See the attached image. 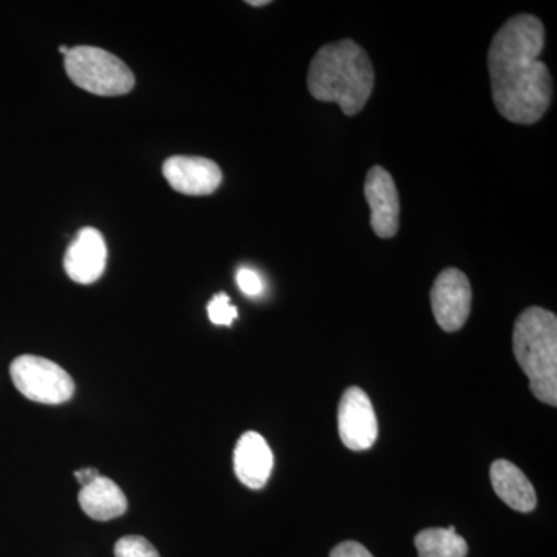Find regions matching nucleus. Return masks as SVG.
Returning a JSON list of instances; mask_svg holds the SVG:
<instances>
[{
    "instance_id": "21",
    "label": "nucleus",
    "mask_w": 557,
    "mask_h": 557,
    "mask_svg": "<svg viewBox=\"0 0 557 557\" xmlns=\"http://www.w3.org/2000/svg\"><path fill=\"white\" fill-rule=\"evenodd\" d=\"M69 50L70 49H67V47H64V46L60 47V51H61L62 54H67Z\"/></svg>"
},
{
    "instance_id": "5",
    "label": "nucleus",
    "mask_w": 557,
    "mask_h": 557,
    "mask_svg": "<svg viewBox=\"0 0 557 557\" xmlns=\"http://www.w3.org/2000/svg\"><path fill=\"white\" fill-rule=\"evenodd\" d=\"M14 386L32 401L62 405L75 395V381L57 362L35 355H22L10 366Z\"/></svg>"
},
{
    "instance_id": "12",
    "label": "nucleus",
    "mask_w": 557,
    "mask_h": 557,
    "mask_svg": "<svg viewBox=\"0 0 557 557\" xmlns=\"http://www.w3.org/2000/svg\"><path fill=\"white\" fill-rule=\"evenodd\" d=\"M491 483L494 491L509 508L519 512H531L537 505L536 491L527 475L508 460L494 461L491 467Z\"/></svg>"
},
{
    "instance_id": "13",
    "label": "nucleus",
    "mask_w": 557,
    "mask_h": 557,
    "mask_svg": "<svg viewBox=\"0 0 557 557\" xmlns=\"http://www.w3.org/2000/svg\"><path fill=\"white\" fill-rule=\"evenodd\" d=\"M81 508L90 519L112 520L127 511V498L113 480L100 475L84 486L78 496Z\"/></svg>"
},
{
    "instance_id": "3",
    "label": "nucleus",
    "mask_w": 557,
    "mask_h": 557,
    "mask_svg": "<svg viewBox=\"0 0 557 557\" xmlns=\"http://www.w3.org/2000/svg\"><path fill=\"white\" fill-rule=\"evenodd\" d=\"M512 350L530 380L534 397L557 405V318L541 307L520 313L512 332Z\"/></svg>"
},
{
    "instance_id": "2",
    "label": "nucleus",
    "mask_w": 557,
    "mask_h": 557,
    "mask_svg": "<svg viewBox=\"0 0 557 557\" xmlns=\"http://www.w3.org/2000/svg\"><path fill=\"white\" fill-rule=\"evenodd\" d=\"M307 84L314 100L336 102L347 116H355L372 95L375 70L359 44L338 40L325 44L314 54Z\"/></svg>"
},
{
    "instance_id": "19",
    "label": "nucleus",
    "mask_w": 557,
    "mask_h": 557,
    "mask_svg": "<svg viewBox=\"0 0 557 557\" xmlns=\"http://www.w3.org/2000/svg\"><path fill=\"white\" fill-rule=\"evenodd\" d=\"M75 478L81 483V486L90 485L91 482H95L98 478H100V472L95 468H84L81 471L75 472Z\"/></svg>"
},
{
    "instance_id": "1",
    "label": "nucleus",
    "mask_w": 557,
    "mask_h": 557,
    "mask_svg": "<svg viewBox=\"0 0 557 557\" xmlns=\"http://www.w3.org/2000/svg\"><path fill=\"white\" fill-rule=\"evenodd\" d=\"M545 46V28L531 14L511 17L498 28L487 50L494 104L515 124H534L547 113L553 83L539 57Z\"/></svg>"
},
{
    "instance_id": "18",
    "label": "nucleus",
    "mask_w": 557,
    "mask_h": 557,
    "mask_svg": "<svg viewBox=\"0 0 557 557\" xmlns=\"http://www.w3.org/2000/svg\"><path fill=\"white\" fill-rule=\"evenodd\" d=\"M330 557H373L372 553L369 552L364 545L358 544V542L348 541L339 544L338 547L333 548Z\"/></svg>"
},
{
    "instance_id": "17",
    "label": "nucleus",
    "mask_w": 557,
    "mask_h": 557,
    "mask_svg": "<svg viewBox=\"0 0 557 557\" xmlns=\"http://www.w3.org/2000/svg\"><path fill=\"white\" fill-rule=\"evenodd\" d=\"M237 285H239L245 295L251 296V298L262 295L263 292L262 277L259 276L258 271L251 269H240L237 271Z\"/></svg>"
},
{
    "instance_id": "20",
    "label": "nucleus",
    "mask_w": 557,
    "mask_h": 557,
    "mask_svg": "<svg viewBox=\"0 0 557 557\" xmlns=\"http://www.w3.org/2000/svg\"><path fill=\"white\" fill-rule=\"evenodd\" d=\"M247 3L251 7H265L269 5L270 0H259V2H255V0H249V2Z\"/></svg>"
},
{
    "instance_id": "8",
    "label": "nucleus",
    "mask_w": 557,
    "mask_h": 557,
    "mask_svg": "<svg viewBox=\"0 0 557 557\" xmlns=\"http://www.w3.org/2000/svg\"><path fill=\"white\" fill-rule=\"evenodd\" d=\"M370 207V225L381 239H392L399 230V194L394 178L383 166H373L364 183Z\"/></svg>"
},
{
    "instance_id": "10",
    "label": "nucleus",
    "mask_w": 557,
    "mask_h": 557,
    "mask_svg": "<svg viewBox=\"0 0 557 557\" xmlns=\"http://www.w3.org/2000/svg\"><path fill=\"white\" fill-rule=\"evenodd\" d=\"M108 262V247L100 231L83 228L64 256V269L69 277L76 284L89 285L104 274Z\"/></svg>"
},
{
    "instance_id": "6",
    "label": "nucleus",
    "mask_w": 557,
    "mask_h": 557,
    "mask_svg": "<svg viewBox=\"0 0 557 557\" xmlns=\"http://www.w3.org/2000/svg\"><path fill=\"white\" fill-rule=\"evenodd\" d=\"M431 304L440 329L453 333L463 327L472 304V288L467 274L457 269L443 270L431 289Z\"/></svg>"
},
{
    "instance_id": "14",
    "label": "nucleus",
    "mask_w": 557,
    "mask_h": 557,
    "mask_svg": "<svg viewBox=\"0 0 557 557\" xmlns=\"http://www.w3.org/2000/svg\"><path fill=\"white\" fill-rule=\"evenodd\" d=\"M420 557H467L468 544L456 528H428L416 537Z\"/></svg>"
},
{
    "instance_id": "4",
    "label": "nucleus",
    "mask_w": 557,
    "mask_h": 557,
    "mask_svg": "<svg viewBox=\"0 0 557 557\" xmlns=\"http://www.w3.org/2000/svg\"><path fill=\"white\" fill-rule=\"evenodd\" d=\"M65 72L73 84L98 97H120L135 86L132 70L115 54L98 47L79 46L69 50Z\"/></svg>"
},
{
    "instance_id": "15",
    "label": "nucleus",
    "mask_w": 557,
    "mask_h": 557,
    "mask_svg": "<svg viewBox=\"0 0 557 557\" xmlns=\"http://www.w3.org/2000/svg\"><path fill=\"white\" fill-rule=\"evenodd\" d=\"M208 317L212 324L230 327L239 317V311L236 307L231 306V299L226 293H219L208 304Z\"/></svg>"
},
{
    "instance_id": "7",
    "label": "nucleus",
    "mask_w": 557,
    "mask_h": 557,
    "mask_svg": "<svg viewBox=\"0 0 557 557\" xmlns=\"http://www.w3.org/2000/svg\"><path fill=\"white\" fill-rule=\"evenodd\" d=\"M338 428L341 442L351 450L372 448L379 437V420L372 401L362 388L350 387L339 401Z\"/></svg>"
},
{
    "instance_id": "11",
    "label": "nucleus",
    "mask_w": 557,
    "mask_h": 557,
    "mask_svg": "<svg viewBox=\"0 0 557 557\" xmlns=\"http://www.w3.org/2000/svg\"><path fill=\"white\" fill-rule=\"evenodd\" d=\"M273 465V453L262 435L252 431L242 435L234 450V471L245 486L251 490L265 486Z\"/></svg>"
},
{
    "instance_id": "9",
    "label": "nucleus",
    "mask_w": 557,
    "mask_h": 557,
    "mask_svg": "<svg viewBox=\"0 0 557 557\" xmlns=\"http://www.w3.org/2000/svg\"><path fill=\"white\" fill-rule=\"evenodd\" d=\"M163 175L172 189L185 196H209L223 180L219 164L203 157H171L164 161Z\"/></svg>"
},
{
    "instance_id": "16",
    "label": "nucleus",
    "mask_w": 557,
    "mask_h": 557,
    "mask_svg": "<svg viewBox=\"0 0 557 557\" xmlns=\"http://www.w3.org/2000/svg\"><path fill=\"white\" fill-rule=\"evenodd\" d=\"M113 552L115 557H160L148 539L141 536L121 537Z\"/></svg>"
}]
</instances>
